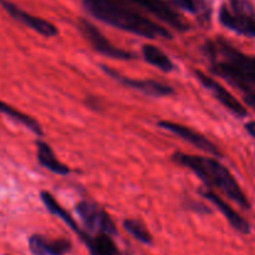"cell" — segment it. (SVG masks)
<instances>
[{
  "instance_id": "obj_18",
  "label": "cell",
  "mask_w": 255,
  "mask_h": 255,
  "mask_svg": "<svg viewBox=\"0 0 255 255\" xmlns=\"http://www.w3.org/2000/svg\"><path fill=\"white\" fill-rule=\"evenodd\" d=\"M0 113L4 115H6V117L11 118V119L16 120V122L20 123V124H23L24 127L28 128L29 130H31L34 134H36V135H39V136L43 135V129H41V125L39 124V123L36 122L33 117L19 112V110H16L15 108H13L11 105L4 103L3 100H0Z\"/></svg>"
},
{
  "instance_id": "obj_2",
  "label": "cell",
  "mask_w": 255,
  "mask_h": 255,
  "mask_svg": "<svg viewBox=\"0 0 255 255\" xmlns=\"http://www.w3.org/2000/svg\"><path fill=\"white\" fill-rule=\"evenodd\" d=\"M171 159L179 165L185 166L186 169L193 171L198 178L202 179L207 188L219 189L242 208L250 209V202L248 200L247 195L244 194V191L242 190L238 181L235 180L229 169L225 168L217 159L178 153V151L174 153Z\"/></svg>"
},
{
  "instance_id": "obj_13",
  "label": "cell",
  "mask_w": 255,
  "mask_h": 255,
  "mask_svg": "<svg viewBox=\"0 0 255 255\" xmlns=\"http://www.w3.org/2000/svg\"><path fill=\"white\" fill-rule=\"evenodd\" d=\"M29 249L33 255H65L72 250V242L64 238L49 239L41 234L29 238Z\"/></svg>"
},
{
  "instance_id": "obj_14",
  "label": "cell",
  "mask_w": 255,
  "mask_h": 255,
  "mask_svg": "<svg viewBox=\"0 0 255 255\" xmlns=\"http://www.w3.org/2000/svg\"><path fill=\"white\" fill-rule=\"evenodd\" d=\"M36 156L38 161L43 168L48 169L56 175H68L70 173V168L61 163L54 154L53 149L48 143L43 140L36 141Z\"/></svg>"
},
{
  "instance_id": "obj_12",
  "label": "cell",
  "mask_w": 255,
  "mask_h": 255,
  "mask_svg": "<svg viewBox=\"0 0 255 255\" xmlns=\"http://www.w3.org/2000/svg\"><path fill=\"white\" fill-rule=\"evenodd\" d=\"M199 194L202 195L203 198L209 200L210 203L215 205L218 209L220 210L223 215L227 218V220L229 222V224L234 228L237 232L242 233V234H249L250 233V224L239 214L238 212H235L227 202H225L223 198H220L219 195L213 191L212 189L209 188H203L199 189Z\"/></svg>"
},
{
  "instance_id": "obj_20",
  "label": "cell",
  "mask_w": 255,
  "mask_h": 255,
  "mask_svg": "<svg viewBox=\"0 0 255 255\" xmlns=\"http://www.w3.org/2000/svg\"><path fill=\"white\" fill-rule=\"evenodd\" d=\"M169 4L194 15H208V6L204 0H168Z\"/></svg>"
},
{
  "instance_id": "obj_5",
  "label": "cell",
  "mask_w": 255,
  "mask_h": 255,
  "mask_svg": "<svg viewBox=\"0 0 255 255\" xmlns=\"http://www.w3.org/2000/svg\"><path fill=\"white\" fill-rule=\"evenodd\" d=\"M75 212L79 215L80 220L89 234H108L112 237L118 234L117 227L112 217L94 203L83 200L77 204Z\"/></svg>"
},
{
  "instance_id": "obj_16",
  "label": "cell",
  "mask_w": 255,
  "mask_h": 255,
  "mask_svg": "<svg viewBox=\"0 0 255 255\" xmlns=\"http://www.w3.org/2000/svg\"><path fill=\"white\" fill-rule=\"evenodd\" d=\"M40 198H41V202L44 203L45 208L51 213V214L55 215V217H58L59 219L63 220V222L65 223V224H67L68 227H69L70 229H72L73 232L78 235V237H80V235L83 234V232H84V230L80 229L79 225H78V223L75 222L74 218H73L72 215L67 212V210L64 209V208L61 207L58 202H56L55 198H54L53 195L49 193V191H41Z\"/></svg>"
},
{
  "instance_id": "obj_3",
  "label": "cell",
  "mask_w": 255,
  "mask_h": 255,
  "mask_svg": "<svg viewBox=\"0 0 255 255\" xmlns=\"http://www.w3.org/2000/svg\"><path fill=\"white\" fill-rule=\"evenodd\" d=\"M210 70L215 75L224 78L228 83L243 93L255 94V56L240 54L234 63L212 60Z\"/></svg>"
},
{
  "instance_id": "obj_17",
  "label": "cell",
  "mask_w": 255,
  "mask_h": 255,
  "mask_svg": "<svg viewBox=\"0 0 255 255\" xmlns=\"http://www.w3.org/2000/svg\"><path fill=\"white\" fill-rule=\"evenodd\" d=\"M141 53H143V58L146 63L158 68L161 72L170 73L174 70V63L171 61V59L158 46L151 45V44H144L141 48Z\"/></svg>"
},
{
  "instance_id": "obj_21",
  "label": "cell",
  "mask_w": 255,
  "mask_h": 255,
  "mask_svg": "<svg viewBox=\"0 0 255 255\" xmlns=\"http://www.w3.org/2000/svg\"><path fill=\"white\" fill-rule=\"evenodd\" d=\"M119 255H129V254H122V253H120V254Z\"/></svg>"
},
{
  "instance_id": "obj_6",
  "label": "cell",
  "mask_w": 255,
  "mask_h": 255,
  "mask_svg": "<svg viewBox=\"0 0 255 255\" xmlns=\"http://www.w3.org/2000/svg\"><path fill=\"white\" fill-rule=\"evenodd\" d=\"M78 28H79L83 36L89 41L90 45H92L98 53L103 54V55L105 56H109V58L118 59V60H133V59H135V54L134 53L124 50V49L122 48H118L114 44L110 43V41L103 35L102 31H100L97 26L93 25L90 21L85 20V19H79Z\"/></svg>"
},
{
  "instance_id": "obj_1",
  "label": "cell",
  "mask_w": 255,
  "mask_h": 255,
  "mask_svg": "<svg viewBox=\"0 0 255 255\" xmlns=\"http://www.w3.org/2000/svg\"><path fill=\"white\" fill-rule=\"evenodd\" d=\"M83 3L94 18L108 25L148 39L173 38L168 29L127 8L117 0H83Z\"/></svg>"
},
{
  "instance_id": "obj_7",
  "label": "cell",
  "mask_w": 255,
  "mask_h": 255,
  "mask_svg": "<svg viewBox=\"0 0 255 255\" xmlns=\"http://www.w3.org/2000/svg\"><path fill=\"white\" fill-rule=\"evenodd\" d=\"M130 1L131 4L140 6L144 10L150 13L159 20L163 23L168 24L171 28L176 29L179 31H186L189 30V24L183 16L179 13H176L170 4L165 0H127Z\"/></svg>"
},
{
  "instance_id": "obj_10",
  "label": "cell",
  "mask_w": 255,
  "mask_h": 255,
  "mask_svg": "<svg viewBox=\"0 0 255 255\" xmlns=\"http://www.w3.org/2000/svg\"><path fill=\"white\" fill-rule=\"evenodd\" d=\"M102 69L105 74L109 75L112 79L119 82L120 84L127 85V87L138 90V92L143 93V94L145 95H149V97H156V98L166 97V95H171L175 93L170 85H166L164 84V83L156 82V80L131 79V78L124 77V75H122L120 73H118L117 70L112 69V68L105 67V65H102Z\"/></svg>"
},
{
  "instance_id": "obj_15",
  "label": "cell",
  "mask_w": 255,
  "mask_h": 255,
  "mask_svg": "<svg viewBox=\"0 0 255 255\" xmlns=\"http://www.w3.org/2000/svg\"><path fill=\"white\" fill-rule=\"evenodd\" d=\"M80 239L85 243L89 249L90 255H119V249L113 240L112 235L95 234L92 235L88 232L84 233Z\"/></svg>"
},
{
  "instance_id": "obj_4",
  "label": "cell",
  "mask_w": 255,
  "mask_h": 255,
  "mask_svg": "<svg viewBox=\"0 0 255 255\" xmlns=\"http://www.w3.org/2000/svg\"><path fill=\"white\" fill-rule=\"evenodd\" d=\"M222 25L239 35L255 38V9L247 0H230L219 10Z\"/></svg>"
},
{
  "instance_id": "obj_8",
  "label": "cell",
  "mask_w": 255,
  "mask_h": 255,
  "mask_svg": "<svg viewBox=\"0 0 255 255\" xmlns=\"http://www.w3.org/2000/svg\"><path fill=\"white\" fill-rule=\"evenodd\" d=\"M195 77L199 80L200 84L205 88L207 90H209L213 94V97L218 100L222 105H224L229 112H232L233 114L237 115L238 118H245L248 115V110L229 90L225 89L220 83H218L217 80L213 79L212 77H209L208 74L203 73L202 70H195Z\"/></svg>"
},
{
  "instance_id": "obj_9",
  "label": "cell",
  "mask_w": 255,
  "mask_h": 255,
  "mask_svg": "<svg viewBox=\"0 0 255 255\" xmlns=\"http://www.w3.org/2000/svg\"><path fill=\"white\" fill-rule=\"evenodd\" d=\"M0 6L9 14L13 19H15L19 23L24 24L28 28L33 29L34 31L39 33L40 35L45 36V38H53V36L58 35L59 30L53 23L45 20L43 18H39V16L31 15L28 11L23 10L21 8H19L18 5H15L14 3L9 1V0H0Z\"/></svg>"
},
{
  "instance_id": "obj_19",
  "label": "cell",
  "mask_w": 255,
  "mask_h": 255,
  "mask_svg": "<svg viewBox=\"0 0 255 255\" xmlns=\"http://www.w3.org/2000/svg\"><path fill=\"white\" fill-rule=\"evenodd\" d=\"M123 227H124V229L127 230L129 234L133 235L136 240H139V242L143 243V244L149 245L153 243V237H151V234L139 220L125 219L124 222H123Z\"/></svg>"
},
{
  "instance_id": "obj_11",
  "label": "cell",
  "mask_w": 255,
  "mask_h": 255,
  "mask_svg": "<svg viewBox=\"0 0 255 255\" xmlns=\"http://www.w3.org/2000/svg\"><path fill=\"white\" fill-rule=\"evenodd\" d=\"M158 125L161 129H165V130L180 136L181 139H184V140L190 143L191 145H194L195 148L200 149V150L207 151V153L213 154L215 156H222V153H220L219 149L214 143H212L209 139L205 138L204 135H202L198 131L193 130L191 128L185 127L180 123L170 122V120H160V122H158Z\"/></svg>"
}]
</instances>
